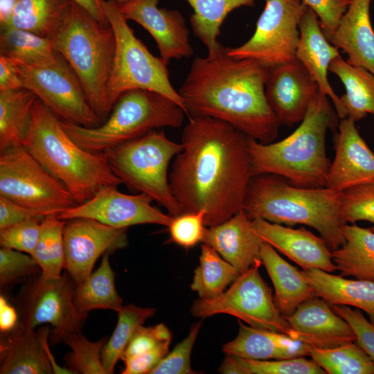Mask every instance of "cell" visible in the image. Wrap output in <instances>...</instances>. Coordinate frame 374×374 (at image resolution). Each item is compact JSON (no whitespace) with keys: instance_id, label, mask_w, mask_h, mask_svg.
I'll return each instance as SVG.
<instances>
[{"instance_id":"cell-1","label":"cell","mask_w":374,"mask_h":374,"mask_svg":"<svg viewBox=\"0 0 374 374\" xmlns=\"http://www.w3.org/2000/svg\"><path fill=\"white\" fill-rule=\"evenodd\" d=\"M247 135L210 117L188 119L169 183L182 213L204 211L207 227L242 210L253 175Z\"/></svg>"},{"instance_id":"cell-2","label":"cell","mask_w":374,"mask_h":374,"mask_svg":"<svg viewBox=\"0 0 374 374\" xmlns=\"http://www.w3.org/2000/svg\"><path fill=\"white\" fill-rule=\"evenodd\" d=\"M269 69L256 60L230 56L224 46L195 57L178 90L188 118H216L259 142H273L280 123L266 98Z\"/></svg>"},{"instance_id":"cell-3","label":"cell","mask_w":374,"mask_h":374,"mask_svg":"<svg viewBox=\"0 0 374 374\" xmlns=\"http://www.w3.org/2000/svg\"><path fill=\"white\" fill-rule=\"evenodd\" d=\"M337 116L328 96L319 90L290 135L269 143L249 137L253 175H275L299 187L325 186L331 163L326 154V134L335 127Z\"/></svg>"},{"instance_id":"cell-4","label":"cell","mask_w":374,"mask_h":374,"mask_svg":"<svg viewBox=\"0 0 374 374\" xmlns=\"http://www.w3.org/2000/svg\"><path fill=\"white\" fill-rule=\"evenodd\" d=\"M341 199V192L326 186L299 187L281 177L262 174L251 177L242 209L251 220L312 227L333 251L345 242Z\"/></svg>"},{"instance_id":"cell-5","label":"cell","mask_w":374,"mask_h":374,"mask_svg":"<svg viewBox=\"0 0 374 374\" xmlns=\"http://www.w3.org/2000/svg\"><path fill=\"white\" fill-rule=\"evenodd\" d=\"M22 145L64 185L78 204L91 199L103 186L123 184L112 171L105 153L78 146L64 131L60 119L38 98Z\"/></svg>"},{"instance_id":"cell-6","label":"cell","mask_w":374,"mask_h":374,"mask_svg":"<svg viewBox=\"0 0 374 374\" xmlns=\"http://www.w3.org/2000/svg\"><path fill=\"white\" fill-rule=\"evenodd\" d=\"M49 38L78 76L90 105L104 122L111 112L107 85L116 47L111 26L100 24L72 1Z\"/></svg>"},{"instance_id":"cell-7","label":"cell","mask_w":374,"mask_h":374,"mask_svg":"<svg viewBox=\"0 0 374 374\" xmlns=\"http://www.w3.org/2000/svg\"><path fill=\"white\" fill-rule=\"evenodd\" d=\"M185 115L181 107L168 97L136 89L122 93L107 118L96 127L60 122L69 136L81 148L102 152L160 127H180Z\"/></svg>"},{"instance_id":"cell-8","label":"cell","mask_w":374,"mask_h":374,"mask_svg":"<svg viewBox=\"0 0 374 374\" xmlns=\"http://www.w3.org/2000/svg\"><path fill=\"white\" fill-rule=\"evenodd\" d=\"M182 148L181 143L169 139L157 129L104 152L112 171L123 184L149 195L176 217L182 212L170 190L168 168Z\"/></svg>"},{"instance_id":"cell-9","label":"cell","mask_w":374,"mask_h":374,"mask_svg":"<svg viewBox=\"0 0 374 374\" xmlns=\"http://www.w3.org/2000/svg\"><path fill=\"white\" fill-rule=\"evenodd\" d=\"M103 7L116 41L112 66L107 85V98L112 111L119 96L132 89H146L173 100L184 111V100L170 82L167 64L153 55L138 39L123 15L118 3L103 0Z\"/></svg>"},{"instance_id":"cell-10","label":"cell","mask_w":374,"mask_h":374,"mask_svg":"<svg viewBox=\"0 0 374 374\" xmlns=\"http://www.w3.org/2000/svg\"><path fill=\"white\" fill-rule=\"evenodd\" d=\"M0 196L45 216L78 204L22 144L0 151Z\"/></svg>"},{"instance_id":"cell-11","label":"cell","mask_w":374,"mask_h":374,"mask_svg":"<svg viewBox=\"0 0 374 374\" xmlns=\"http://www.w3.org/2000/svg\"><path fill=\"white\" fill-rule=\"evenodd\" d=\"M258 262L239 275L230 287L220 295L195 300L191 314L204 319L218 314L237 317L247 325L285 334L294 339V332L276 307L272 290L263 280Z\"/></svg>"},{"instance_id":"cell-12","label":"cell","mask_w":374,"mask_h":374,"mask_svg":"<svg viewBox=\"0 0 374 374\" xmlns=\"http://www.w3.org/2000/svg\"><path fill=\"white\" fill-rule=\"evenodd\" d=\"M75 285L67 273L57 278L40 274L30 279L15 299L19 324L27 329L50 324L52 344L63 342L70 333L81 332L87 317L78 313L73 305Z\"/></svg>"},{"instance_id":"cell-13","label":"cell","mask_w":374,"mask_h":374,"mask_svg":"<svg viewBox=\"0 0 374 374\" xmlns=\"http://www.w3.org/2000/svg\"><path fill=\"white\" fill-rule=\"evenodd\" d=\"M307 8L302 0H266L253 35L242 45L228 48V54L256 60L268 69L296 60L299 23Z\"/></svg>"},{"instance_id":"cell-14","label":"cell","mask_w":374,"mask_h":374,"mask_svg":"<svg viewBox=\"0 0 374 374\" xmlns=\"http://www.w3.org/2000/svg\"><path fill=\"white\" fill-rule=\"evenodd\" d=\"M17 64L23 87L33 91L60 120L87 127L103 123L90 105L78 76L60 53L47 64Z\"/></svg>"},{"instance_id":"cell-15","label":"cell","mask_w":374,"mask_h":374,"mask_svg":"<svg viewBox=\"0 0 374 374\" xmlns=\"http://www.w3.org/2000/svg\"><path fill=\"white\" fill-rule=\"evenodd\" d=\"M153 201L143 193L125 194L116 186H103L91 199L58 213L57 217L63 220L89 218L114 228L143 224L168 227L173 217L154 207Z\"/></svg>"},{"instance_id":"cell-16","label":"cell","mask_w":374,"mask_h":374,"mask_svg":"<svg viewBox=\"0 0 374 374\" xmlns=\"http://www.w3.org/2000/svg\"><path fill=\"white\" fill-rule=\"evenodd\" d=\"M64 269L75 284L87 279L98 258L128 244L127 229L114 228L89 218L65 220Z\"/></svg>"},{"instance_id":"cell-17","label":"cell","mask_w":374,"mask_h":374,"mask_svg":"<svg viewBox=\"0 0 374 374\" xmlns=\"http://www.w3.org/2000/svg\"><path fill=\"white\" fill-rule=\"evenodd\" d=\"M319 91L317 83L298 60L269 69L266 98L280 125L301 123Z\"/></svg>"},{"instance_id":"cell-18","label":"cell","mask_w":374,"mask_h":374,"mask_svg":"<svg viewBox=\"0 0 374 374\" xmlns=\"http://www.w3.org/2000/svg\"><path fill=\"white\" fill-rule=\"evenodd\" d=\"M158 3L159 0H129L118 6L127 19L137 22L151 35L166 63L190 57L193 49L184 18L177 10L159 8Z\"/></svg>"},{"instance_id":"cell-19","label":"cell","mask_w":374,"mask_h":374,"mask_svg":"<svg viewBox=\"0 0 374 374\" xmlns=\"http://www.w3.org/2000/svg\"><path fill=\"white\" fill-rule=\"evenodd\" d=\"M340 120L335 136V156L325 186L342 192L374 179V152L359 134L354 121Z\"/></svg>"},{"instance_id":"cell-20","label":"cell","mask_w":374,"mask_h":374,"mask_svg":"<svg viewBox=\"0 0 374 374\" xmlns=\"http://www.w3.org/2000/svg\"><path fill=\"white\" fill-rule=\"evenodd\" d=\"M47 327L27 329L18 323L1 339V374L72 373L55 365L48 348Z\"/></svg>"},{"instance_id":"cell-21","label":"cell","mask_w":374,"mask_h":374,"mask_svg":"<svg viewBox=\"0 0 374 374\" xmlns=\"http://www.w3.org/2000/svg\"><path fill=\"white\" fill-rule=\"evenodd\" d=\"M257 235L303 269L337 270L326 240L304 227L293 229L264 219H252Z\"/></svg>"},{"instance_id":"cell-22","label":"cell","mask_w":374,"mask_h":374,"mask_svg":"<svg viewBox=\"0 0 374 374\" xmlns=\"http://www.w3.org/2000/svg\"><path fill=\"white\" fill-rule=\"evenodd\" d=\"M294 332V339L319 348H335L355 341L350 326L320 297L302 303L285 317Z\"/></svg>"},{"instance_id":"cell-23","label":"cell","mask_w":374,"mask_h":374,"mask_svg":"<svg viewBox=\"0 0 374 374\" xmlns=\"http://www.w3.org/2000/svg\"><path fill=\"white\" fill-rule=\"evenodd\" d=\"M262 242L252 220L243 209L222 223L206 227L202 240L233 266L239 274L262 262Z\"/></svg>"},{"instance_id":"cell-24","label":"cell","mask_w":374,"mask_h":374,"mask_svg":"<svg viewBox=\"0 0 374 374\" xmlns=\"http://www.w3.org/2000/svg\"><path fill=\"white\" fill-rule=\"evenodd\" d=\"M300 37L296 58L306 68L319 90L329 97L340 119L346 118L339 97L330 86L328 71L339 49L326 37L317 14L308 7L299 23Z\"/></svg>"},{"instance_id":"cell-25","label":"cell","mask_w":374,"mask_h":374,"mask_svg":"<svg viewBox=\"0 0 374 374\" xmlns=\"http://www.w3.org/2000/svg\"><path fill=\"white\" fill-rule=\"evenodd\" d=\"M371 1L350 0L330 42L348 55V63L366 68L374 74V31L370 19Z\"/></svg>"},{"instance_id":"cell-26","label":"cell","mask_w":374,"mask_h":374,"mask_svg":"<svg viewBox=\"0 0 374 374\" xmlns=\"http://www.w3.org/2000/svg\"><path fill=\"white\" fill-rule=\"evenodd\" d=\"M236 337L225 344L226 355L253 359H279L308 356L309 345L288 335L245 325L238 320Z\"/></svg>"},{"instance_id":"cell-27","label":"cell","mask_w":374,"mask_h":374,"mask_svg":"<svg viewBox=\"0 0 374 374\" xmlns=\"http://www.w3.org/2000/svg\"><path fill=\"white\" fill-rule=\"evenodd\" d=\"M71 0H0L1 28L24 30L50 37L64 17Z\"/></svg>"},{"instance_id":"cell-28","label":"cell","mask_w":374,"mask_h":374,"mask_svg":"<svg viewBox=\"0 0 374 374\" xmlns=\"http://www.w3.org/2000/svg\"><path fill=\"white\" fill-rule=\"evenodd\" d=\"M301 272L316 296L330 305L353 306L363 310L374 324V282L347 279L316 268L302 269Z\"/></svg>"},{"instance_id":"cell-29","label":"cell","mask_w":374,"mask_h":374,"mask_svg":"<svg viewBox=\"0 0 374 374\" xmlns=\"http://www.w3.org/2000/svg\"><path fill=\"white\" fill-rule=\"evenodd\" d=\"M260 258L275 290L276 307L284 317L292 314L302 303L316 296L301 271L263 240Z\"/></svg>"},{"instance_id":"cell-30","label":"cell","mask_w":374,"mask_h":374,"mask_svg":"<svg viewBox=\"0 0 374 374\" xmlns=\"http://www.w3.org/2000/svg\"><path fill=\"white\" fill-rule=\"evenodd\" d=\"M345 242L332 251V260L342 276L374 282V231L354 224H344Z\"/></svg>"},{"instance_id":"cell-31","label":"cell","mask_w":374,"mask_h":374,"mask_svg":"<svg viewBox=\"0 0 374 374\" xmlns=\"http://www.w3.org/2000/svg\"><path fill=\"white\" fill-rule=\"evenodd\" d=\"M171 339V332L163 323L139 326L121 356L125 365L121 373L150 374L169 353Z\"/></svg>"},{"instance_id":"cell-32","label":"cell","mask_w":374,"mask_h":374,"mask_svg":"<svg viewBox=\"0 0 374 374\" xmlns=\"http://www.w3.org/2000/svg\"><path fill=\"white\" fill-rule=\"evenodd\" d=\"M329 71L344 85L346 93L339 98L346 118L356 122L368 114L374 116V74L366 68L350 64L341 55L332 61Z\"/></svg>"},{"instance_id":"cell-33","label":"cell","mask_w":374,"mask_h":374,"mask_svg":"<svg viewBox=\"0 0 374 374\" xmlns=\"http://www.w3.org/2000/svg\"><path fill=\"white\" fill-rule=\"evenodd\" d=\"M110 253H104L98 269L75 285L72 300L75 310L82 315L87 317L90 311L100 309L118 312L123 305L116 289Z\"/></svg>"},{"instance_id":"cell-34","label":"cell","mask_w":374,"mask_h":374,"mask_svg":"<svg viewBox=\"0 0 374 374\" xmlns=\"http://www.w3.org/2000/svg\"><path fill=\"white\" fill-rule=\"evenodd\" d=\"M37 99L33 91L25 88L0 90V151L22 144Z\"/></svg>"},{"instance_id":"cell-35","label":"cell","mask_w":374,"mask_h":374,"mask_svg":"<svg viewBox=\"0 0 374 374\" xmlns=\"http://www.w3.org/2000/svg\"><path fill=\"white\" fill-rule=\"evenodd\" d=\"M193 9L190 23L195 35L206 46L208 55L215 54L222 45L217 37L226 16L241 6H252L255 0H186Z\"/></svg>"},{"instance_id":"cell-36","label":"cell","mask_w":374,"mask_h":374,"mask_svg":"<svg viewBox=\"0 0 374 374\" xmlns=\"http://www.w3.org/2000/svg\"><path fill=\"white\" fill-rule=\"evenodd\" d=\"M0 54L16 63L41 66L53 62L59 53L51 39L15 28H1Z\"/></svg>"},{"instance_id":"cell-37","label":"cell","mask_w":374,"mask_h":374,"mask_svg":"<svg viewBox=\"0 0 374 374\" xmlns=\"http://www.w3.org/2000/svg\"><path fill=\"white\" fill-rule=\"evenodd\" d=\"M239 273L211 247L201 245L199 264L194 271L190 288L200 299L222 294L239 276Z\"/></svg>"},{"instance_id":"cell-38","label":"cell","mask_w":374,"mask_h":374,"mask_svg":"<svg viewBox=\"0 0 374 374\" xmlns=\"http://www.w3.org/2000/svg\"><path fill=\"white\" fill-rule=\"evenodd\" d=\"M65 220L57 214L46 215L41 222L39 239L31 256L41 269V275L57 278L64 265V227Z\"/></svg>"},{"instance_id":"cell-39","label":"cell","mask_w":374,"mask_h":374,"mask_svg":"<svg viewBox=\"0 0 374 374\" xmlns=\"http://www.w3.org/2000/svg\"><path fill=\"white\" fill-rule=\"evenodd\" d=\"M156 312L154 308H141L134 304L123 305L117 312L116 326L108 338L101 355L103 368L106 374H112L117 362L133 337L137 328L142 326Z\"/></svg>"},{"instance_id":"cell-40","label":"cell","mask_w":374,"mask_h":374,"mask_svg":"<svg viewBox=\"0 0 374 374\" xmlns=\"http://www.w3.org/2000/svg\"><path fill=\"white\" fill-rule=\"evenodd\" d=\"M308 356L328 374H374L373 362L355 341L331 348L310 346Z\"/></svg>"},{"instance_id":"cell-41","label":"cell","mask_w":374,"mask_h":374,"mask_svg":"<svg viewBox=\"0 0 374 374\" xmlns=\"http://www.w3.org/2000/svg\"><path fill=\"white\" fill-rule=\"evenodd\" d=\"M107 340L108 338L103 337L91 341L81 332L67 335L63 342L71 348V352L64 357L66 368L72 373L106 374L101 355Z\"/></svg>"},{"instance_id":"cell-42","label":"cell","mask_w":374,"mask_h":374,"mask_svg":"<svg viewBox=\"0 0 374 374\" xmlns=\"http://www.w3.org/2000/svg\"><path fill=\"white\" fill-rule=\"evenodd\" d=\"M240 374H326L313 360L304 357L279 359H253L235 356Z\"/></svg>"},{"instance_id":"cell-43","label":"cell","mask_w":374,"mask_h":374,"mask_svg":"<svg viewBox=\"0 0 374 374\" xmlns=\"http://www.w3.org/2000/svg\"><path fill=\"white\" fill-rule=\"evenodd\" d=\"M341 213L344 224L369 222L374 231V179L341 192Z\"/></svg>"},{"instance_id":"cell-44","label":"cell","mask_w":374,"mask_h":374,"mask_svg":"<svg viewBox=\"0 0 374 374\" xmlns=\"http://www.w3.org/2000/svg\"><path fill=\"white\" fill-rule=\"evenodd\" d=\"M202 324V320L193 324L188 335L166 355L150 374L198 373L191 368L190 355Z\"/></svg>"},{"instance_id":"cell-45","label":"cell","mask_w":374,"mask_h":374,"mask_svg":"<svg viewBox=\"0 0 374 374\" xmlns=\"http://www.w3.org/2000/svg\"><path fill=\"white\" fill-rule=\"evenodd\" d=\"M204 211L184 213L173 217L168 230L171 241L184 247L190 248L202 242L206 226Z\"/></svg>"},{"instance_id":"cell-46","label":"cell","mask_w":374,"mask_h":374,"mask_svg":"<svg viewBox=\"0 0 374 374\" xmlns=\"http://www.w3.org/2000/svg\"><path fill=\"white\" fill-rule=\"evenodd\" d=\"M43 218H30L0 229L1 247L10 248L29 255L37 243Z\"/></svg>"},{"instance_id":"cell-47","label":"cell","mask_w":374,"mask_h":374,"mask_svg":"<svg viewBox=\"0 0 374 374\" xmlns=\"http://www.w3.org/2000/svg\"><path fill=\"white\" fill-rule=\"evenodd\" d=\"M38 272L41 273V269L30 255L15 249L1 247V287Z\"/></svg>"},{"instance_id":"cell-48","label":"cell","mask_w":374,"mask_h":374,"mask_svg":"<svg viewBox=\"0 0 374 374\" xmlns=\"http://www.w3.org/2000/svg\"><path fill=\"white\" fill-rule=\"evenodd\" d=\"M332 310L352 328L355 343L367 354L374 364V324L364 316L361 310L346 305H331Z\"/></svg>"},{"instance_id":"cell-49","label":"cell","mask_w":374,"mask_h":374,"mask_svg":"<svg viewBox=\"0 0 374 374\" xmlns=\"http://www.w3.org/2000/svg\"><path fill=\"white\" fill-rule=\"evenodd\" d=\"M317 15L321 28L330 42L350 0H302Z\"/></svg>"},{"instance_id":"cell-50","label":"cell","mask_w":374,"mask_h":374,"mask_svg":"<svg viewBox=\"0 0 374 374\" xmlns=\"http://www.w3.org/2000/svg\"><path fill=\"white\" fill-rule=\"evenodd\" d=\"M45 215L0 196V229H5L30 218H44Z\"/></svg>"},{"instance_id":"cell-51","label":"cell","mask_w":374,"mask_h":374,"mask_svg":"<svg viewBox=\"0 0 374 374\" xmlns=\"http://www.w3.org/2000/svg\"><path fill=\"white\" fill-rule=\"evenodd\" d=\"M23 87L18 64L10 57L0 54V90Z\"/></svg>"},{"instance_id":"cell-52","label":"cell","mask_w":374,"mask_h":374,"mask_svg":"<svg viewBox=\"0 0 374 374\" xmlns=\"http://www.w3.org/2000/svg\"><path fill=\"white\" fill-rule=\"evenodd\" d=\"M19 323V314L15 309L6 298L0 296V330L1 334L10 332Z\"/></svg>"},{"instance_id":"cell-53","label":"cell","mask_w":374,"mask_h":374,"mask_svg":"<svg viewBox=\"0 0 374 374\" xmlns=\"http://www.w3.org/2000/svg\"><path fill=\"white\" fill-rule=\"evenodd\" d=\"M75 3L94 19L103 25H109L103 7V0H71Z\"/></svg>"},{"instance_id":"cell-54","label":"cell","mask_w":374,"mask_h":374,"mask_svg":"<svg viewBox=\"0 0 374 374\" xmlns=\"http://www.w3.org/2000/svg\"><path fill=\"white\" fill-rule=\"evenodd\" d=\"M113 1L117 2L118 4H121V3L127 2L129 0H113Z\"/></svg>"}]
</instances>
